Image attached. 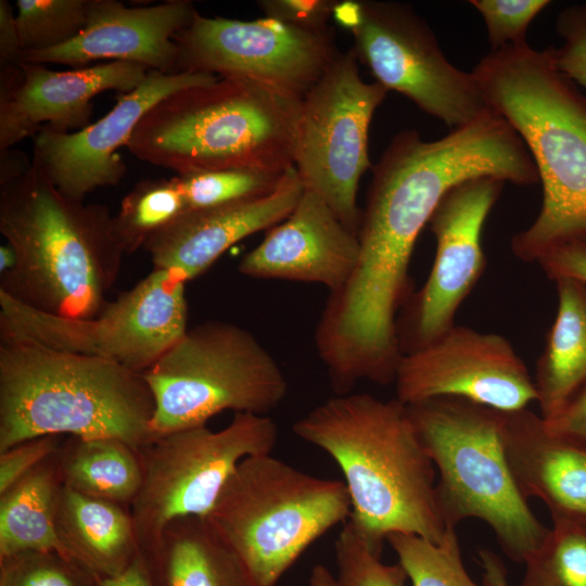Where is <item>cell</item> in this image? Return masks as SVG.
<instances>
[{"label":"cell","mask_w":586,"mask_h":586,"mask_svg":"<svg viewBox=\"0 0 586 586\" xmlns=\"http://www.w3.org/2000/svg\"><path fill=\"white\" fill-rule=\"evenodd\" d=\"M309 586H339V584L327 566L317 564L310 572Z\"/></svg>","instance_id":"obj_45"},{"label":"cell","mask_w":586,"mask_h":586,"mask_svg":"<svg viewBox=\"0 0 586 586\" xmlns=\"http://www.w3.org/2000/svg\"><path fill=\"white\" fill-rule=\"evenodd\" d=\"M358 63L352 49L340 53L303 98L294 150L304 189L320 196L357 235V190L371 167L370 123L387 93L379 82L361 78Z\"/></svg>","instance_id":"obj_13"},{"label":"cell","mask_w":586,"mask_h":586,"mask_svg":"<svg viewBox=\"0 0 586 586\" xmlns=\"http://www.w3.org/2000/svg\"><path fill=\"white\" fill-rule=\"evenodd\" d=\"M505 181L482 176L453 187L434 211L430 226L436 253L423 286L411 293L397 320L403 355L428 346L451 327L455 315L486 268L482 231Z\"/></svg>","instance_id":"obj_15"},{"label":"cell","mask_w":586,"mask_h":586,"mask_svg":"<svg viewBox=\"0 0 586 586\" xmlns=\"http://www.w3.org/2000/svg\"><path fill=\"white\" fill-rule=\"evenodd\" d=\"M544 421L552 433L586 442V385L557 417Z\"/></svg>","instance_id":"obj_40"},{"label":"cell","mask_w":586,"mask_h":586,"mask_svg":"<svg viewBox=\"0 0 586 586\" xmlns=\"http://www.w3.org/2000/svg\"><path fill=\"white\" fill-rule=\"evenodd\" d=\"M143 373L114 361L0 340V453L34 437H114L137 451L154 441Z\"/></svg>","instance_id":"obj_5"},{"label":"cell","mask_w":586,"mask_h":586,"mask_svg":"<svg viewBox=\"0 0 586 586\" xmlns=\"http://www.w3.org/2000/svg\"><path fill=\"white\" fill-rule=\"evenodd\" d=\"M184 277L153 270L89 319L53 316L0 293V340L98 357L143 373L188 331Z\"/></svg>","instance_id":"obj_10"},{"label":"cell","mask_w":586,"mask_h":586,"mask_svg":"<svg viewBox=\"0 0 586 586\" xmlns=\"http://www.w3.org/2000/svg\"><path fill=\"white\" fill-rule=\"evenodd\" d=\"M372 169L357 265L330 294L315 341L333 370L381 380L395 373L403 356L396 315L411 294L410 258L444 195L476 177L528 186L538 175L523 140L492 109L437 140L425 141L417 130L398 132Z\"/></svg>","instance_id":"obj_1"},{"label":"cell","mask_w":586,"mask_h":586,"mask_svg":"<svg viewBox=\"0 0 586 586\" xmlns=\"http://www.w3.org/2000/svg\"><path fill=\"white\" fill-rule=\"evenodd\" d=\"M56 526L72 556L98 578L122 574L140 548L130 508L62 486Z\"/></svg>","instance_id":"obj_23"},{"label":"cell","mask_w":586,"mask_h":586,"mask_svg":"<svg viewBox=\"0 0 586 586\" xmlns=\"http://www.w3.org/2000/svg\"><path fill=\"white\" fill-rule=\"evenodd\" d=\"M500 436L513 479L551 518L586 521V442L550 432L527 408L501 411Z\"/></svg>","instance_id":"obj_22"},{"label":"cell","mask_w":586,"mask_h":586,"mask_svg":"<svg viewBox=\"0 0 586 586\" xmlns=\"http://www.w3.org/2000/svg\"><path fill=\"white\" fill-rule=\"evenodd\" d=\"M187 211L177 176L141 180L124 196L113 218L114 232L124 253L130 254Z\"/></svg>","instance_id":"obj_28"},{"label":"cell","mask_w":586,"mask_h":586,"mask_svg":"<svg viewBox=\"0 0 586 586\" xmlns=\"http://www.w3.org/2000/svg\"><path fill=\"white\" fill-rule=\"evenodd\" d=\"M394 382L405 405L451 396L514 411L537 400L534 379L511 343L464 326L403 355Z\"/></svg>","instance_id":"obj_16"},{"label":"cell","mask_w":586,"mask_h":586,"mask_svg":"<svg viewBox=\"0 0 586 586\" xmlns=\"http://www.w3.org/2000/svg\"><path fill=\"white\" fill-rule=\"evenodd\" d=\"M292 167L268 194L204 209L187 211L143 246L153 268L180 272L190 281L244 238L290 216L304 193Z\"/></svg>","instance_id":"obj_21"},{"label":"cell","mask_w":586,"mask_h":586,"mask_svg":"<svg viewBox=\"0 0 586 586\" xmlns=\"http://www.w3.org/2000/svg\"><path fill=\"white\" fill-rule=\"evenodd\" d=\"M284 173L221 169L177 175V178L188 211H194L268 194L277 188Z\"/></svg>","instance_id":"obj_32"},{"label":"cell","mask_w":586,"mask_h":586,"mask_svg":"<svg viewBox=\"0 0 586 586\" xmlns=\"http://www.w3.org/2000/svg\"><path fill=\"white\" fill-rule=\"evenodd\" d=\"M99 578L56 552L24 551L0 559V586H98Z\"/></svg>","instance_id":"obj_34"},{"label":"cell","mask_w":586,"mask_h":586,"mask_svg":"<svg viewBox=\"0 0 586 586\" xmlns=\"http://www.w3.org/2000/svg\"><path fill=\"white\" fill-rule=\"evenodd\" d=\"M21 54L16 14L8 0H0V68L18 62Z\"/></svg>","instance_id":"obj_41"},{"label":"cell","mask_w":586,"mask_h":586,"mask_svg":"<svg viewBox=\"0 0 586 586\" xmlns=\"http://www.w3.org/2000/svg\"><path fill=\"white\" fill-rule=\"evenodd\" d=\"M30 160L24 152L13 148L0 150V187L23 177L31 167Z\"/></svg>","instance_id":"obj_43"},{"label":"cell","mask_w":586,"mask_h":586,"mask_svg":"<svg viewBox=\"0 0 586 586\" xmlns=\"http://www.w3.org/2000/svg\"><path fill=\"white\" fill-rule=\"evenodd\" d=\"M98 586H154L146 561L139 552L131 564L119 575L99 578Z\"/></svg>","instance_id":"obj_42"},{"label":"cell","mask_w":586,"mask_h":586,"mask_svg":"<svg viewBox=\"0 0 586 586\" xmlns=\"http://www.w3.org/2000/svg\"><path fill=\"white\" fill-rule=\"evenodd\" d=\"M332 16L352 34L354 54L377 82L402 93L451 130L491 110L472 72L447 60L435 34L411 5L344 0L336 2Z\"/></svg>","instance_id":"obj_12"},{"label":"cell","mask_w":586,"mask_h":586,"mask_svg":"<svg viewBox=\"0 0 586 586\" xmlns=\"http://www.w3.org/2000/svg\"><path fill=\"white\" fill-rule=\"evenodd\" d=\"M149 72L117 61L53 71L20 60L0 68V150L43 129L67 133L89 126L95 95L109 90L130 92Z\"/></svg>","instance_id":"obj_18"},{"label":"cell","mask_w":586,"mask_h":586,"mask_svg":"<svg viewBox=\"0 0 586 586\" xmlns=\"http://www.w3.org/2000/svg\"><path fill=\"white\" fill-rule=\"evenodd\" d=\"M196 12L188 0L132 8L116 0H90L86 27L77 37L60 47L22 52L20 60L76 68L110 60L175 74L178 47L174 37L192 22Z\"/></svg>","instance_id":"obj_19"},{"label":"cell","mask_w":586,"mask_h":586,"mask_svg":"<svg viewBox=\"0 0 586 586\" xmlns=\"http://www.w3.org/2000/svg\"><path fill=\"white\" fill-rule=\"evenodd\" d=\"M551 519L552 527L524 561L520 586H586V521Z\"/></svg>","instance_id":"obj_29"},{"label":"cell","mask_w":586,"mask_h":586,"mask_svg":"<svg viewBox=\"0 0 586 586\" xmlns=\"http://www.w3.org/2000/svg\"><path fill=\"white\" fill-rule=\"evenodd\" d=\"M351 510L344 482L264 454L238 464L205 520L254 586H276L316 539L346 522Z\"/></svg>","instance_id":"obj_8"},{"label":"cell","mask_w":586,"mask_h":586,"mask_svg":"<svg viewBox=\"0 0 586 586\" xmlns=\"http://www.w3.org/2000/svg\"><path fill=\"white\" fill-rule=\"evenodd\" d=\"M60 447L61 435L50 434L24 441L0 453V494L54 455Z\"/></svg>","instance_id":"obj_37"},{"label":"cell","mask_w":586,"mask_h":586,"mask_svg":"<svg viewBox=\"0 0 586 586\" xmlns=\"http://www.w3.org/2000/svg\"><path fill=\"white\" fill-rule=\"evenodd\" d=\"M144 559L154 586H254L235 553L198 517L171 521Z\"/></svg>","instance_id":"obj_25"},{"label":"cell","mask_w":586,"mask_h":586,"mask_svg":"<svg viewBox=\"0 0 586 586\" xmlns=\"http://www.w3.org/2000/svg\"><path fill=\"white\" fill-rule=\"evenodd\" d=\"M472 74L523 140L543 186L537 217L511 239L513 254L538 263L563 246L586 249V93L557 66L552 47L527 42L491 51Z\"/></svg>","instance_id":"obj_2"},{"label":"cell","mask_w":586,"mask_h":586,"mask_svg":"<svg viewBox=\"0 0 586 586\" xmlns=\"http://www.w3.org/2000/svg\"><path fill=\"white\" fill-rule=\"evenodd\" d=\"M406 406L438 472L435 496L445 527L480 519L505 553L524 563L548 528L532 512L509 468L500 436L501 411L451 396Z\"/></svg>","instance_id":"obj_7"},{"label":"cell","mask_w":586,"mask_h":586,"mask_svg":"<svg viewBox=\"0 0 586 586\" xmlns=\"http://www.w3.org/2000/svg\"><path fill=\"white\" fill-rule=\"evenodd\" d=\"M17 263V256L14 249L5 243L0 246V276L10 272Z\"/></svg>","instance_id":"obj_46"},{"label":"cell","mask_w":586,"mask_h":586,"mask_svg":"<svg viewBox=\"0 0 586 586\" xmlns=\"http://www.w3.org/2000/svg\"><path fill=\"white\" fill-rule=\"evenodd\" d=\"M174 41L178 73L243 79L300 101L341 53L331 27L307 29L268 16L240 21L196 12Z\"/></svg>","instance_id":"obj_14"},{"label":"cell","mask_w":586,"mask_h":586,"mask_svg":"<svg viewBox=\"0 0 586 586\" xmlns=\"http://www.w3.org/2000/svg\"><path fill=\"white\" fill-rule=\"evenodd\" d=\"M293 432L336 462L351 499L348 521L374 550L382 552L394 533L442 540L434 464L404 403L337 395L298 419Z\"/></svg>","instance_id":"obj_3"},{"label":"cell","mask_w":586,"mask_h":586,"mask_svg":"<svg viewBox=\"0 0 586 586\" xmlns=\"http://www.w3.org/2000/svg\"><path fill=\"white\" fill-rule=\"evenodd\" d=\"M218 78L207 73L150 71L136 89L120 93L114 107L89 126L67 133L38 132L33 157L62 194L85 201L90 192L123 180L127 166L117 151L127 145L140 119L156 102L182 88Z\"/></svg>","instance_id":"obj_17"},{"label":"cell","mask_w":586,"mask_h":586,"mask_svg":"<svg viewBox=\"0 0 586 586\" xmlns=\"http://www.w3.org/2000/svg\"><path fill=\"white\" fill-rule=\"evenodd\" d=\"M556 31L561 44L552 47L557 66L586 88V3L572 4L557 16Z\"/></svg>","instance_id":"obj_36"},{"label":"cell","mask_w":586,"mask_h":586,"mask_svg":"<svg viewBox=\"0 0 586 586\" xmlns=\"http://www.w3.org/2000/svg\"><path fill=\"white\" fill-rule=\"evenodd\" d=\"M277 441L278 426L270 417L235 412L219 431L206 425L178 430L139 450L142 483L130 512L141 555L156 549L171 521L205 519L238 464L270 454Z\"/></svg>","instance_id":"obj_11"},{"label":"cell","mask_w":586,"mask_h":586,"mask_svg":"<svg viewBox=\"0 0 586 586\" xmlns=\"http://www.w3.org/2000/svg\"><path fill=\"white\" fill-rule=\"evenodd\" d=\"M58 451L0 494V559L24 551H44L76 562L56 526L63 486Z\"/></svg>","instance_id":"obj_26"},{"label":"cell","mask_w":586,"mask_h":586,"mask_svg":"<svg viewBox=\"0 0 586 586\" xmlns=\"http://www.w3.org/2000/svg\"><path fill=\"white\" fill-rule=\"evenodd\" d=\"M558 311L536 361L534 384L542 418L557 417L586 385V283L555 279Z\"/></svg>","instance_id":"obj_24"},{"label":"cell","mask_w":586,"mask_h":586,"mask_svg":"<svg viewBox=\"0 0 586 586\" xmlns=\"http://www.w3.org/2000/svg\"><path fill=\"white\" fill-rule=\"evenodd\" d=\"M90 0H17L22 52L67 43L86 27Z\"/></svg>","instance_id":"obj_31"},{"label":"cell","mask_w":586,"mask_h":586,"mask_svg":"<svg viewBox=\"0 0 586 586\" xmlns=\"http://www.w3.org/2000/svg\"><path fill=\"white\" fill-rule=\"evenodd\" d=\"M301 102L243 79L219 77L156 102L126 146L138 160L177 175L221 169L282 174L294 167Z\"/></svg>","instance_id":"obj_6"},{"label":"cell","mask_w":586,"mask_h":586,"mask_svg":"<svg viewBox=\"0 0 586 586\" xmlns=\"http://www.w3.org/2000/svg\"><path fill=\"white\" fill-rule=\"evenodd\" d=\"M30 169L0 187V232L17 263L0 293L35 310L94 318L109 304L125 254L105 205L62 194L31 157Z\"/></svg>","instance_id":"obj_4"},{"label":"cell","mask_w":586,"mask_h":586,"mask_svg":"<svg viewBox=\"0 0 586 586\" xmlns=\"http://www.w3.org/2000/svg\"><path fill=\"white\" fill-rule=\"evenodd\" d=\"M538 264L552 280L559 277H571L586 283L585 247L568 245L557 249L544 256Z\"/></svg>","instance_id":"obj_39"},{"label":"cell","mask_w":586,"mask_h":586,"mask_svg":"<svg viewBox=\"0 0 586 586\" xmlns=\"http://www.w3.org/2000/svg\"><path fill=\"white\" fill-rule=\"evenodd\" d=\"M339 586H405L403 566L385 564L382 552L374 550L346 521L334 545Z\"/></svg>","instance_id":"obj_33"},{"label":"cell","mask_w":586,"mask_h":586,"mask_svg":"<svg viewBox=\"0 0 586 586\" xmlns=\"http://www.w3.org/2000/svg\"><path fill=\"white\" fill-rule=\"evenodd\" d=\"M337 1L334 0H263L257 5L265 16L315 30L329 28Z\"/></svg>","instance_id":"obj_38"},{"label":"cell","mask_w":586,"mask_h":586,"mask_svg":"<svg viewBox=\"0 0 586 586\" xmlns=\"http://www.w3.org/2000/svg\"><path fill=\"white\" fill-rule=\"evenodd\" d=\"M386 542L412 586H480L464 569L456 527H446L440 543L403 533Z\"/></svg>","instance_id":"obj_30"},{"label":"cell","mask_w":586,"mask_h":586,"mask_svg":"<svg viewBox=\"0 0 586 586\" xmlns=\"http://www.w3.org/2000/svg\"><path fill=\"white\" fill-rule=\"evenodd\" d=\"M143 377L154 398V437L206 425L225 410L266 415L288 392L281 368L259 341L218 320L188 329Z\"/></svg>","instance_id":"obj_9"},{"label":"cell","mask_w":586,"mask_h":586,"mask_svg":"<svg viewBox=\"0 0 586 586\" xmlns=\"http://www.w3.org/2000/svg\"><path fill=\"white\" fill-rule=\"evenodd\" d=\"M358 257V235L320 196L304 190L290 216L243 256L238 270L257 279L319 283L334 293L347 283Z\"/></svg>","instance_id":"obj_20"},{"label":"cell","mask_w":586,"mask_h":586,"mask_svg":"<svg viewBox=\"0 0 586 586\" xmlns=\"http://www.w3.org/2000/svg\"><path fill=\"white\" fill-rule=\"evenodd\" d=\"M550 3L548 0L470 1L484 21L492 51L526 43L530 24Z\"/></svg>","instance_id":"obj_35"},{"label":"cell","mask_w":586,"mask_h":586,"mask_svg":"<svg viewBox=\"0 0 586 586\" xmlns=\"http://www.w3.org/2000/svg\"><path fill=\"white\" fill-rule=\"evenodd\" d=\"M484 586H509L507 569L501 559L487 549L479 552Z\"/></svg>","instance_id":"obj_44"},{"label":"cell","mask_w":586,"mask_h":586,"mask_svg":"<svg viewBox=\"0 0 586 586\" xmlns=\"http://www.w3.org/2000/svg\"><path fill=\"white\" fill-rule=\"evenodd\" d=\"M64 486L88 497L130 508L140 491L139 453L114 437H73L58 451Z\"/></svg>","instance_id":"obj_27"}]
</instances>
